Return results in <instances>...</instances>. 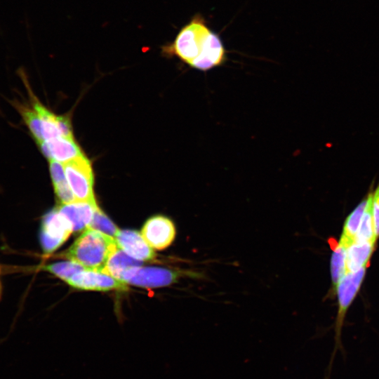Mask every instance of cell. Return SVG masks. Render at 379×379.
<instances>
[{"label": "cell", "mask_w": 379, "mask_h": 379, "mask_svg": "<svg viewBox=\"0 0 379 379\" xmlns=\"http://www.w3.org/2000/svg\"><path fill=\"white\" fill-rule=\"evenodd\" d=\"M88 228L100 231L115 238L119 230L109 218L98 207Z\"/></svg>", "instance_id": "cell-21"}, {"label": "cell", "mask_w": 379, "mask_h": 379, "mask_svg": "<svg viewBox=\"0 0 379 379\" xmlns=\"http://www.w3.org/2000/svg\"><path fill=\"white\" fill-rule=\"evenodd\" d=\"M374 243L353 241L346 248L347 272H355L367 267L373 253Z\"/></svg>", "instance_id": "cell-14"}, {"label": "cell", "mask_w": 379, "mask_h": 379, "mask_svg": "<svg viewBox=\"0 0 379 379\" xmlns=\"http://www.w3.org/2000/svg\"><path fill=\"white\" fill-rule=\"evenodd\" d=\"M118 246L128 255L141 261L153 260L156 255L142 234L134 230H119L115 237Z\"/></svg>", "instance_id": "cell-10"}, {"label": "cell", "mask_w": 379, "mask_h": 379, "mask_svg": "<svg viewBox=\"0 0 379 379\" xmlns=\"http://www.w3.org/2000/svg\"><path fill=\"white\" fill-rule=\"evenodd\" d=\"M67 283L74 288L90 291L126 289L124 282L96 270H86L74 274Z\"/></svg>", "instance_id": "cell-9"}, {"label": "cell", "mask_w": 379, "mask_h": 379, "mask_svg": "<svg viewBox=\"0 0 379 379\" xmlns=\"http://www.w3.org/2000/svg\"><path fill=\"white\" fill-rule=\"evenodd\" d=\"M141 234L152 248L163 250L171 246L174 241L176 228L170 218L157 215L145 222Z\"/></svg>", "instance_id": "cell-8"}, {"label": "cell", "mask_w": 379, "mask_h": 379, "mask_svg": "<svg viewBox=\"0 0 379 379\" xmlns=\"http://www.w3.org/2000/svg\"><path fill=\"white\" fill-rule=\"evenodd\" d=\"M118 248L114 238L87 228L65 252V257L88 269L102 271Z\"/></svg>", "instance_id": "cell-2"}, {"label": "cell", "mask_w": 379, "mask_h": 379, "mask_svg": "<svg viewBox=\"0 0 379 379\" xmlns=\"http://www.w3.org/2000/svg\"><path fill=\"white\" fill-rule=\"evenodd\" d=\"M142 262L128 255L119 247L110 255L102 272L122 281L128 270L141 267Z\"/></svg>", "instance_id": "cell-13"}, {"label": "cell", "mask_w": 379, "mask_h": 379, "mask_svg": "<svg viewBox=\"0 0 379 379\" xmlns=\"http://www.w3.org/2000/svg\"><path fill=\"white\" fill-rule=\"evenodd\" d=\"M38 145L46 158L62 164L83 155L73 138L59 137L43 141Z\"/></svg>", "instance_id": "cell-11"}, {"label": "cell", "mask_w": 379, "mask_h": 379, "mask_svg": "<svg viewBox=\"0 0 379 379\" xmlns=\"http://www.w3.org/2000/svg\"><path fill=\"white\" fill-rule=\"evenodd\" d=\"M371 211L375 239L379 237V184L372 194Z\"/></svg>", "instance_id": "cell-22"}, {"label": "cell", "mask_w": 379, "mask_h": 379, "mask_svg": "<svg viewBox=\"0 0 379 379\" xmlns=\"http://www.w3.org/2000/svg\"><path fill=\"white\" fill-rule=\"evenodd\" d=\"M332 251L331 258V275L333 289L335 288L340 279L347 272L346 247L333 238L328 241Z\"/></svg>", "instance_id": "cell-17"}, {"label": "cell", "mask_w": 379, "mask_h": 379, "mask_svg": "<svg viewBox=\"0 0 379 379\" xmlns=\"http://www.w3.org/2000/svg\"><path fill=\"white\" fill-rule=\"evenodd\" d=\"M0 276H1V269H0ZM1 296H2V285L1 282V278H0V300L1 298Z\"/></svg>", "instance_id": "cell-23"}, {"label": "cell", "mask_w": 379, "mask_h": 379, "mask_svg": "<svg viewBox=\"0 0 379 379\" xmlns=\"http://www.w3.org/2000/svg\"><path fill=\"white\" fill-rule=\"evenodd\" d=\"M97 208L96 203L75 201L60 204L58 209L70 222L73 232H78L88 228Z\"/></svg>", "instance_id": "cell-12"}, {"label": "cell", "mask_w": 379, "mask_h": 379, "mask_svg": "<svg viewBox=\"0 0 379 379\" xmlns=\"http://www.w3.org/2000/svg\"><path fill=\"white\" fill-rule=\"evenodd\" d=\"M73 232L70 222L59 210L53 208L42 218L39 239L45 254H50L58 248Z\"/></svg>", "instance_id": "cell-6"}, {"label": "cell", "mask_w": 379, "mask_h": 379, "mask_svg": "<svg viewBox=\"0 0 379 379\" xmlns=\"http://www.w3.org/2000/svg\"><path fill=\"white\" fill-rule=\"evenodd\" d=\"M366 204L367 197L359 204L345 222L343 234L339 241L346 248L354 241Z\"/></svg>", "instance_id": "cell-18"}, {"label": "cell", "mask_w": 379, "mask_h": 379, "mask_svg": "<svg viewBox=\"0 0 379 379\" xmlns=\"http://www.w3.org/2000/svg\"><path fill=\"white\" fill-rule=\"evenodd\" d=\"M49 170L56 197L60 204H67L76 201L67 183L63 164L49 160Z\"/></svg>", "instance_id": "cell-15"}, {"label": "cell", "mask_w": 379, "mask_h": 379, "mask_svg": "<svg viewBox=\"0 0 379 379\" xmlns=\"http://www.w3.org/2000/svg\"><path fill=\"white\" fill-rule=\"evenodd\" d=\"M166 56L176 57L189 67L206 72L227 61V50L220 36L197 13L162 49Z\"/></svg>", "instance_id": "cell-1"}, {"label": "cell", "mask_w": 379, "mask_h": 379, "mask_svg": "<svg viewBox=\"0 0 379 379\" xmlns=\"http://www.w3.org/2000/svg\"><path fill=\"white\" fill-rule=\"evenodd\" d=\"M67 183L76 201L96 203L93 194V173L91 162L83 154L63 164Z\"/></svg>", "instance_id": "cell-5"}, {"label": "cell", "mask_w": 379, "mask_h": 379, "mask_svg": "<svg viewBox=\"0 0 379 379\" xmlns=\"http://www.w3.org/2000/svg\"><path fill=\"white\" fill-rule=\"evenodd\" d=\"M42 269L66 282L76 273L90 270L72 260L51 263L44 266Z\"/></svg>", "instance_id": "cell-20"}, {"label": "cell", "mask_w": 379, "mask_h": 379, "mask_svg": "<svg viewBox=\"0 0 379 379\" xmlns=\"http://www.w3.org/2000/svg\"><path fill=\"white\" fill-rule=\"evenodd\" d=\"M366 267L355 272H347L340 279L335 289L338 298V312L335 325V346L326 369V377L329 379L335 354L339 350L343 354L345 351L341 343V331L346 312L357 295L365 277Z\"/></svg>", "instance_id": "cell-3"}, {"label": "cell", "mask_w": 379, "mask_h": 379, "mask_svg": "<svg viewBox=\"0 0 379 379\" xmlns=\"http://www.w3.org/2000/svg\"><path fill=\"white\" fill-rule=\"evenodd\" d=\"M11 104L21 116L36 143L41 142L43 141L41 124L39 117L33 107L30 103L28 105L16 100L11 101Z\"/></svg>", "instance_id": "cell-16"}, {"label": "cell", "mask_w": 379, "mask_h": 379, "mask_svg": "<svg viewBox=\"0 0 379 379\" xmlns=\"http://www.w3.org/2000/svg\"><path fill=\"white\" fill-rule=\"evenodd\" d=\"M25 84L27 86L29 93V103L36 112L41 121L43 141L59 137L73 138L69 119L57 116L51 112L35 96L28 84L25 82Z\"/></svg>", "instance_id": "cell-7"}, {"label": "cell", "mask_w": 379, "mask_h": 379, "mask_svg": "<svg viewBox=\"0 0 379 379\" xmlns=\"http://www.w3.org/2000/svg\"><path fill=\"white\" fill-rule=\"evenodd\" d=\"M183 276L201 279L203 274L193 271H179L162 267H135L126 272L122 281L144 288H159L169 286Z\"/></svg>", "instance_id": "cell-4"}, {"label": "cell", "mask_w": 379, "mask_h": 379, "mask_svg": "<svg viewBox=\"0 0 379 379\" xmlns=\"http://www.w3.org/2000/svg\"><path fill=\"white\" fill-rule=\"evenodd\" d=\"M371 199L372 194L370 193L367 197V204L355 235L354 241L375 243L376 241L372 218Z\"/></svg>", "instance_id": "cell-19"}]
</instances>
